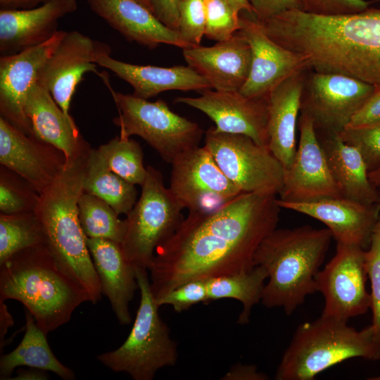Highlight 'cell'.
Returning <instances> with one entry per match:
<instances>
[{"label":"cell","instance_id":"44","mask_svg":"<svg viewBox=\"0 0 380 380\" xmlns=\"http://www.w3.org/2000/svg\"><path fill=\"white\" fill-rule=\"evenodd\" d=\"M181 0H151L153 13L166 27L178 31Z\"/></svg>","mask_w":380,"mask_h":380},{"label":"cell","instance_id":"23","mask_svg":"<svg viewBox=\"0 0 380 380\" xmlns=\"http://www.w3.org/2000/svg\"><path fill=\"white\" fill-rule=\"evenodd\" d=\"M90 9L126 39L149 49L161 44L182 49L189 46L178 32L162 23L149 9L135 0H87Z\"/></svg>","mask_w":380,"mask_h":380},{"label":"cell","instance_id":"9","mask_svg":"<svg viewBox=\"0 0 380 380\" xmlns=\"http://www.w3.org/2000/svg\"><path fill=\"white\" fill-rule=\"evenodd\" d=\"M110 89L118 110L113 122L120 128L121 138L139 136L170 164L182 153L199 146L202 129L174 113L164 101L151 102Z\"/></svg>","mask_w":380,"mask_h":380},{"label":"cell","instance_id":"25","mask_svg":"<svg viewBox=\"0 0 380 380\" xmlns=\"http://www.w3.org/2000/svg\"><path fill=\"white\" fill-rule=\"evenodd\" d=\"M25 113L32 135L63 151L66 160L91 148L74 120L65 115L49 90L38 80L28 92Z\"/></svg>","mask_w":380,"mask_h":380},{"label":"cell","instance_id":"2","mask_svg":"<svg viewBox=\"0 0 380 380\" xmlns=\"http://www.w3.org/2000/svg\"><path fill=\"white\" fill-rule=\"evenodd\" d=\"M260 23L274 42L303 56L309 69L380 86V9L337 16L293 9Z\"/></svg>","mask_w":380,"mask_h":380},{"label":"cell","instance_id":"17","mask_svg":"<svg viewBox=\"0 0 380 380\" xmlns=\"http://www.w3.org/2000/svg\"><path fill=\"white\" fill-rule=\"evenodd\" d=\"M239 32L252 53L251 70L241 89L248 97L267 98L270 93L292 75L309 69L305 58L270 39L253 16H241Z\"/></svg>","mask_w":380,"mask_h":380},{"label":"cell","instance_id":"37","mask_svg":"<svg viewBox=\"0 0 380 380\" xmlns=\"http://www.w3.org/2000/svg\"><path fill=\"white\" fill-rule=\"evenodd\" d=\"M339 135L346 144L356 148L369 172L380 167V122L343 129Z\"/></svg>","mask_w":380,"mask_h":380},{"label":"cell","instance_id":"49","mask_svg":"<svg viewBox=\"0 0 380 380\" xmlns=\"http://www.w3.org/2000/svg\"><path fill=\"white\" fill-rule=\"evenodd\" d=\"M240 12H245L253 16V8L249 0H228Z\"/></svg>","mask_w":380,"mask_h":380},{"label":"cell","instance_id":"33","mask_svg":"<svg viewBox=\"0 0 380 380\" xmlns=\"http://www.w3.org/2000/svg\"><path fill=\"white\" fill-rule=\"evenodd\" d=\"M79 220L84 235L121 243L126 230L125 220L103 199L83 192L78 201Z\"/></svg>","mask_w":380,"mask_h":380},{"label":"cell","instance_id":"47","mask_svg":"<svg viewBox=\"0 0 380 380\" xmlns=\"http://www.w3.org/2000/svg\"><path fill=\"white\" fill-rule=\"evenodd\" d=\"M49 374L46 371L29 367V369H20L16 372V376L11 379L13 380H46Z\"/></svg>","mask_w":380,"mask_h":380},{"label":"cell","instance_id":"46","mask_svg":"<svg viewBox=\"0 0 380 380\" xmlns=\"http://www.w3.org/2000/svg\"><path fill=\"white\" fill-rule=\"evenodd\" d=\"M51 1L52 0H0V10L30 9Z\"/></svg>","mask_w":380,"mask_h":380},{"label":"cell","instance_id":"27","mask_svg":"<svg viewBox=\"0 0 380 380\" xmlns=\"http://www.w3.org/2000/svg\"><path fill=\"white\" fill-rule=\"evenodd\" d=\"M308 70L287 78L268 96L269 148L284 170L290 166L296 153V128Z\"/></svg>","mask_w":380,"mask_h":380},{"label":"cell","instance_id":"31","mask_svg":"<svg viewBox=\"0 0 380 380\" xmlns=\"http://www.w3.org/2000/svg\"><path fill=\"white\" fill-rule=\"evenodd\" d=\"M267 279L266 270L258 265L248 271L210 278L206 280L208 303L224 298L239 300L243 309L237 322L245 324L249 322L252 308L261 302Z\"/></svg>","mask_w":380,"mask_h":380},{"label":"cell","instance_id":"18","mask_svg":"<svg viewBox=\"0 0 380 380\" xmlns=\"http://www.w3.org/2000/svg\"><path fill=\"white\" fill-rule=\"evenodd\" d=\"M66 31L58 30L47 42L0 58V113L13 125L32 135L25 113L27 96L40 70L55 51Z\"/></svg>","mask_w":380,"mask_h":380},{"label":"cell","instance_id":"15","mask_svg":"<svg viewBox=\"0 0 380 380\" xmlns=\"http://www.w3.org/2000/svg\"><path fill=\"white\" fill-rule=\"evenodd\" d=\"M298 127L299 141L295 157L284 170L279 200L309 202L326 197L341 196L331 174L312 120L300 113Z\"/></svg>","mask_w":380,"mask_h":380},{"label":"cell","instance_id":"10","mask_svg":"<svg viewBox=\"0 0 380 380\" xmlns=\"http://www.w3.org/2000/svg\"><path fill=\"white\" fill-rule=\"evenodd\" d=\"M204 146L217 164L241 192H270L279 195L284 186V169L269 147L239 134L210 127Z\"/></svg>","mask_w":380,"mask_h":380},{"label":"cell","instance_id":"21","mask_svg":"<svg viewBox=\"0 0 380 380\" xmlns=\"http://www.w3.org/2000/svg\"><path fill=\"white\" fill-rule=\"evenodd\" d=\"M189 67L217 91H239L249 75L251 46L238 31L230 39L211 46H196L183 49Z\"/></svg>","mask_w":380,"mask_h":380},{"label":"cell","instance_id":"16","mask_svg":"<svg viewBox=\"0 0 380 380\" xmlns=\"http://www.w3.org/2000/svg\"><path fill=\"white\" fill-rule=\"evenodd\" d=\"M198 97L179 96L177 103L199 110L215 124L218 132L243 134L269 147L268 97H248L240 91L207 89Z\"/></svg>","mask_w":380,"mask_h":380},{"label":"cell","instance_id":"5","mask_svg":"<svg viewBox=\"0 0 380 380\" xmlns=\"http://www.w3.org/2000/svg\"><path fill=\"white\" fill-rule=\"evenodd\" d=\"M20 302L46 334L90 302L88 292L63 271L45 245L23 250L0 265V300Z\"/></svg>","mask_w":380,"mask_h":380},{"label":"cell","instance_id":"53","mask_svg":"<svg viewBox=\"0 0 380 380\" xmlns=\"http://www.w3.org/2000/svg\"><path fill=\"white\" fill-rule=\"evenodd\" d=\"M378 191H379V203H380V186L377 187Z\"/></svg>","mask_w":380,"mask_h":380},{"label":"cell","instance_id":"51","mask_svg":"<svg viewBox=\"0 0 380 380\" xmlns=\"http://www.w3.org/2000/svg\"><path fill=\"white\" fill-rule=\"evenodd\" d=\"M135 1L141 4V5H143L148 9H149L153 13L151 0H135Z\"/></svg>","mask_w":380,"mask_h":380},{"label":"cell","instance_id":"11","mask_svg":"<svg viewBox=\"0 0 380 380\" xmlns=\"http://www.w3.org/2000/svg\"><path fill=\"white\" fill-rule=\"evenodd\" d=\"M374 89L372 84L347 75L308 69L300 112L312 120L317 134H339Z\"/></svg>","mask_w":380,"mask_h":380},{"label":"cell","instance_id":"45","mask_svg":"<svg viewBox=\"0 0 380 380\" xmlns=\"http://www.w3.org/2000/svg\"><path fill=\"white\" fill-rule=\"evenodd\" d=\"M223 380H267V374L260 372L257 366L238 363L221 378Z\"/></svg>","mask_w":380,"mask_h":380},{"label":"cell","instance_id":"12","mask_svg":"<svg viewBox=\"0 0 380 380\" xmlns=\"http://www.w3.org/2000/svg\"><path fill=\"white\" fill-rule=\"evenodd\" d=\"M171 165L169 189L190 213L213 212L241 193L204 146L182 153Z\"/></svg>","mask_w":380,"mask_h":380},{"label":"cell","instance_id":"35","mask_svg":"<svg viewBox=\"0 0 380 380\" xmlns=\"http://www.w3.org/2000/svg\"><path fill=\"white\" fill-rule=\"evenodd\" d=\"M39 198L40 195L27 181L13 170L1 165V214L35 212Z\"/></svg>","mask_w":380,"mask_h":380},{"label":"cell","instance_id":"4","mask_svg":"<svg viewBox=\"0 0 380 380\" xmlns=\"http://www.w3.org/2000/svg\"><path fill=\"white\" fill-rule=\"evenodd\" d=\"M332 238L327 228L309 225L276 228L269 234L254 255L255 266L267 273L262 304L267 308H282L291 315L317 292L315 278Z\"/></svg>","mask_w":380,"mask_h":380},{"label":"cell","instance_id":"3","mask_svg":"<svg viewBox=\"0 0 380 380\" xmlns=\"http://www.w3.org/2000/svg\"><path fill=\"white\" fill-rule=\"evenodd\" d=\"M91 148L67 160L50 186L40 194L35 210L44 229L45 246L60 268L85 289L90 303L102 296L101 286L79 220L78 201Z\"/></svg>","mask_w":380,"mask_h":380},{"label":"cell","instance_id":"41","mask_svg":"<svg viewBox=\"0 0 380 380\" xmlns=\"http://www.w3.org/2000/svg\"><path fill=\"white\" fill-rule=\"evenodd\" d=\"M300 11L320 16L344 15L362 12L369 8L365 0H298Z\"/></svg>","mask_w":380,"mask_h":380},{"label":"cell","instance_id":"38","mask_svg":"<svg viewBox=\"0 0 380 380\" xmlns=\"http://www.w3.org/2000/svg\"><path fill=\"white\" fill-rule=\"evenodd\" d=\"M365 267L371 286L372 326L380 344V215L373 229L369 249L365 250Z\"/></svg>","mask_w":380,"mask_h":380},{"label":"cell","instance_id":"29","mask_svg":"<svg viewBox=\"0 0 380 380\" xmlns=\"http://www.w3.org/2000/svg\"><path fill=\"white\" fill-rule=\"evenodd\" d=\"M25 331L19 345L0 359V379H11L16 367L25 366L51 372L64 380H73L72 369L62 364L52 352L46 336L32 315L26 310Z\"/></svg>","mask_w":380,"mask_h":380},{"label":"cell","instance_id":"1","mask_svg":"<svg viewBox=\"0 0 380 380\" xmlns=\"http://www.w3.org/2000/svg\"><path fill=\"white\" fill-rule=\"evenodd\" d=\"M277 196L241 192L213 212H189L148 268L155 300L186 281L254 267L258 248L279 220Z\"/></svg>","mask_w":380,"mask_h":380},{"label":"cell","instance_id":"48","mask_svg":"<svg viewBox=\"0 0 380 380\" xmlns=\"http://www.w3.org/2000/svg\"><path fill=\"white\" fill-rule=\"evenodd\" d=\"M4 301L0 300V317H1V341L4 340L5 334L7 332V330L11 327L13 321L11 314L7 310V307L4 303Z\"/></svg>","mask_w":380,"mask_h":380},{"label":"cell","instance_id":"42","mask_svg":"<svg viewBox=\"0 0 380 380\" xmlns=\"http://www.w3.org/2000/svg\"><path fill=\"white\" fill-rule=\"evenodd\" d=\"M253 16L258 22H264L284 11L300 10L298 0H249Z\"/></svg>","mask_w":380,"mask_h":380},{"label":"cell","instance_id":"52","mask_svg":"<svg viewBox=\"0 0 380 380\" xmlns=\"http://www.w3.org/2000/svg\"><path fill=\"white\" fill-rule=\"evenodd\" d=\"M369 380H380V375L368 378Z\"/></svg>","mask_w":380,"mask_h":380},{"label":"cell","instance_id":"20","mask_svg":"<svg viewBox=\"0 0 380 380\" xmlns=\"http://www.w3.org/2000/svg\"><path fill=\"white\" fill-rule=\"evenodd\" d=\"M281 208L293 210L324 223L337 243L365 249L380 215V203L367 204L344 196L326 197L309 202L277 199Z\"/></svg>","mask_w":380,"mask_h":380},{"label":"cell","instance_id":"19","mask_svg":"<svg viewBox=\"0 0 380 380\" xmlns=\"http://www.w3.org/2000/svg\"><path fill=\"white\" fill-rule=\"evenodd\" d=\"M66 163L55 146L29 135L0 117V163L27 181L40 195Z\"/></svg>","mask_w":380,"mask_h":380},{"label":"cell","instance_id":"39","mask_svg":"<svg viewBox=\"0 0 380 380\" xmlns=\"http://www.w3.org/2000/svg\"><path fill=\"white\" fill-rule=\"evenodd\" d=\"M179 14L181 39L190 47L201 45L206 23L204 0H181Z\"/></svg>","mask_w":380,"mask_h":380},{"label":"cell","instance_id":"34","mask_svg":"<svg viewBox=\"0 0 380 380\" xmlns=\"http://www.w3.org/2000/svg\"><path fill=\"white\" fill-rule=\"evenodd\" d=\"M97 151L110 170L134 185H143L147 167L144 165L142 148L137 141L116 136Z\"/></svg>","mask_w":380,"mask_h":380},{"label":"cell","instance_id":"6","mask_svg":"<svg viewBox=\"0 0 380 380\" xmlns=\"http://www.w3.org/2000/svg\"><path fill=\"white\" fill-rule=\"evenodd\" d=\"M353 357L380 359V344L372 324L358 331L348 322L321 315L297 327L277 367L275 379L312 380Z\"/></svg>","mask_w":380,"mask_h":380},{"label":"cell","instance_id":"8","mask_svg":"<svg viewBox=\"0 0 380 380\" xmlns=\"http://www.w3.org/2000/svg\"><path fill=\"white\" fill-rule=\"evenodd\" d=\"M139 199L126 215V230L120 243L127 260L148 270L156 248L178 229L184 209L165 187L162 173L147 166Z\"/></svg>","mask_w":380,"mask_h":380},{"label":"cell","instance_id":"40","mask_svg":"<svg viewBox=\"0 0 380 380\" xmlns=\"http://www.w3.org/2000/svg\"><path fill=\"white\" fill-rule=\"evenodd\" d=\"M159 307L171 305L177 312L186 310L199 303H208L206 280L186 281L155 300Z\"/></svg>","mask_w":380,"mask_h":380},{"label":"cell","instance_id":"28","mask_svg":"<svg viewBox=\"0 0 380 380\" xmlns=\"http://www.w3.org/2000/svg\"><path fill=\"white\" fill-rule=\"evenodd\" d=\"M331 174L342 196L364 203H379V191L369 180L361 154L339 134H317Z\"/></svg>","mask_w":380,"mask_h":380},{"label":"cell","instance_id":"43","mask_svg":"<svg viewBox=\"0 0 380 380\" xmlns=\"http://www.w3.org/2000/svg\"><path fill=\"white\" fill-rule=\"evenodd\" d=\"M379 122L380 86H376L373 93L354 114L347 127H360Z\"/></svg>","mask_w":380,"mask_h":380},{"label":"cell","instance_id":"26","mask_svg":"<svg viewBox=\"0 0 380 380\" xmlns=\"http://www.w3.org/2000/svg\"><path fill=\"white\" fill-rule=\"evenodd\" d=\"M97 65L114 72L133 88V95L148 99L168 90L203 91L210 84L189 65L163 68L131 64L102 54L96 59Z\"/></svg>","mask_w":380,"mask_h":380},{"label":"cell","instance_id":"13","mask_svg":"<svg viewBox=\"0 0 380 380\" xmlns=\"http://www.w3.org/2000/svg\"><path fill=\"white\" fill-rule=\"evenodd\" d=\"M365 254L360 246L337 243L335 255L315 278L324 298L322 316L348 322L370 309Z\"/></svg>","mask_w":380,"mask_h":380},{"label":"cell","instance_id":"32","mask_svg":"<svg viewBox=\"0 0 380 380\" xmlns=\"http://www.w3.org/2000/svg\"><path fill=\"white\" fill-rule=\"evenodd\" d=\"M45 244L44 229L35 212L0 213V265L23 250Z\"/></svg>","mask_w":380,"mask_h":380},{"label":"cell","instance_id":"36","mask_svg":"<svg viewBox=\"0 0 380 380\" xmlns=\"http://www.w3.org/2000/svg\"><path fill=\"white\" fill-rule=\"evenodd\" d=\"M206 23L204 35L217 42L230 39L241 30L240 11L228 0H204Z\"/></svg>","mask_w":380,"mask_h":380},{"label":"cell","instance_id":"50","mask_svg":"<svg viewBox=\"0 0 380 380\" xmlns=\"http://www.w3.org/2000/svg\"><path fill=\"white\" fill-rule=\"evenodd\" d=\"M369 178L372 184L376 186H380V167L369 172Z\"/></svg>","mask_w":380,"mask_h":380},{"label":"cell","instance_id":"30","mask_svg":"<svg viewBox=\"0 0 380 380\" xmlns=\"http://www.w3.org/2000/svg\"><path fill=\"white\" fill-rule=\"evenodd\" d=\"M83 189L105 201L118 215H127L137 202L135 185L110 170L96 148H91L87 158Z\"/></svg>","mask_w":380,"mask_h":380},{"label":"cell","instance_id":"14","mask_svg":"<svg viewBox=\"0 0 380 380\" xmlns=\"http://www.w3.org/2000/svg\"><path fill=\"white\" fill-rule=\"evenodd\" d=\"M110 55V47L77 31L66 32L39 71L38 81L50 92L65 115L77 84L88 72H96V59Z\"/></svg>","mask_w":380,"mask_h":380},{"label":"cell","instance_id":"7","mask_svg":"<svg viewBox=\"0 0 380 380\" xmlns=\"http://www.w3.org/2000/svg\"><path fill=\"white\" fill-rule=\"evenodd\" d=\"M135 269L140 302L133 327L119 348L99 355L97 360L115 372L128 374L134 380H152L159 369L175 365L177 346L159 315L148 270Z\"/></svg>","mask_w":380,"mask_h":380},{"label":"cell","instance_id":"22","mask_svg":"<svg viewBox=\"0 0 380 380\" xmlns=\"http://www.w3.org/2000/svg\"><path fill=\"white\" fill-rule=\"evenodd\" d=\"M77 9L76 0H52L30 9L0 10L1 56L47 42L58 31V20Z\"/></svg>","mask_w":380,"mask_h":380},{"label":"cell","instance_id":"24","mask_svg":"<svg viewBox=\"0 0 380 380\" xmlns=\"http://www.w3.org/2000/svg\"><path fill=\"white\" fill-rule=\"evenodd\" d=\"M85 240L102 294L108 299L119 322L122 325L130 324L129 303L138 289L135 267L125 258L120 243L87 236Z\"/></svg>","mask_w":380,"mask_h":380}]
</instances>
